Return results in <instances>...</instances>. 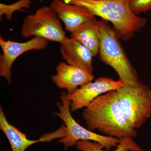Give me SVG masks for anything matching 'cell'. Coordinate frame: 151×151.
Here are the masks:
<instances>
[{"instance_id": "52a82bcc", "label": "cell", "mask_w": 151, "mask_h": 151, "mask_svg": "<svg viewBox=\"0 0 151 151\" xmlns=\"http://www.w3.org/2000/svg\"><path fill=\"white\" fill-rule=\"evenodd\" d=\"M48 41L40 37H34L30 40L24 42L6 40L1 36L0 46L2 54L0 55V76L6 79L9 84L12 83L11 69L14 62L20 55L26 52L39 50L46 48Z\"/></svg>"}, {"instance_id": "7a4b0ae2", "label": "cell", "mask_w": 151, "mask_h": 151, "mask_svg": "<svg viewBox=\"0 0 151 151\" xmlns=\"http://www.w3.org/2000/svg\"><path fill=\"white\" fill-rule=\"evenodd\" d=\"M84 7L95 16L111 22L119 38L127 41L144 27L147 20L132 12L129 0H61Z\"/></svg>"}, {"instance_id": "277c9868", "label": "cell", "mask_w": 151, "mask_h": 151, "mask_svg": "<svg viewBox=\"0 0 151 151\" xmlns=\"http://www.w3.org/2000/svg\"><path fill=\"white\" fill-rule=\"evenodd\" d=\"M61 103L58 102L56 105L58 112L55 115L60 118L65 124L64 134L59 142L64 145L65 148L75 145L81 140H89L98 142L102 145L106 150L117 147L120 139L115 137L96 134L81 126L74 120L70 113V100L65 92L61 93Z\"/></svg>"}, {"instance_id": "6da1fadb", "label": "cell", "mask_w": 151, "mask_h": 151, "mask_svg": "<svg viewBox=\"0 0 151 151\" xmlns=\"http://www.w3.org/2000/svg\"><path fill=\"white\" fill-rule=\"evenodd\" d=\"M90 131L95 130L103 135L121 139L134 138L137 132L126 119L118 98L117 90H112L97 97L82 114Z\"/></svg>"}, {"instance_id": "9c48e42d", "label": "cell", "mask_w": 151, "mask_h": 151, "mask_svg": "<svg viewBox=\"0 0 151 151\" xmlns=\"http://www.w3.org/2000/svg\"><path fill=\"white\" fill-rule=\"evenodd\" d=\"M56 73L51 76V80L58 88L65 89L67 94L73 93L78 86H82L92 81V73L63 62L56 66Z\"/></svg>"}, {"instance_id": "4fadbf2b", "label": "cell", "mask_w": 151, "mask_h": 151, "mask_svg": "<svg viewBox=\"0 0 151 151\" xmlns=\"http://www.w3.org/2000/svg\"><path fill=\"white\" fill-rule=\"evenodd\" d=\"M0 129L8 139L12 151H25L35 143L46 141L44 137L35 140L28 139L26 135L9 123L1 106L0 108Z\"/></svg>"}, {"instance_id": "9a60e30c", "label": "cell", "mask_w": 151, "mask_h": 151, "mask_svg": "<svg viewBox=\"0 0 151 151\" xmlns=\"http://www.w3.org/2000/svg\"><path fill=\"white\" fill-rule=\"evenodd\" d=\"M32 3L30 0H20L14 4L6 5L1 3L0 4V17L1 20V17L3 15H6L8 20L12 21V17L14 12L17 10H22V8L30 9V4Z\"/></svg>"}, {"instance_id": "30bf717a", "label": "cell", "mask_w": 151, "mask_h": 151, "mask_svg": "<svg viewBox=\"0 0 151 151\" xmlns=\"http://www.w3.org/2000/svg\"><path fill=\"white\" fill-rule=\"evenodd\" d=\"M60 49L63 59L67 64L93 74L94 56L86 47L74 39L66 37L60 43Z\"/></svg>"}, {"instance_id": "3957f363", "label": "cell", "mask_w": 151, "mask_h": 151, "mask_svg": "<svg viewBox=\"0 0 151 151\" xmlns=\"http://www.w3.org/2000/svg\"><path fill=\"white\" fill-rule=\"evenodd\" d=\"M100 60L114 69L125 86H136L141 83L115 29L103 19L100 21Z\"/></svg>"}, {"instance_id": "2e32d148", "label": "cell", "mask_w": 151, "mask_h": 151, "mask_svg": "<svg viewBox=\"0 0 151 151\" xmlns=\"http://www.w3.org/2000/svg\"><path fill=\"white\" fill-rule=\"evenodd\" d=\"M130 8L136 15L151 11V0H129Z\"/></svg>"}, {"instance_id": "8992f818", "label": "cell", "mask_w": 151, "mask_h": 151, "mask_svg": "<svg viewBox=\"0 0 151 151\" xmlns=\"http://www.w3.org/2000/svg\"><path fill=\"white\" fill-rule=\"evenodd\" d=\"M20 33L24 37H40L60 43L66 37L60 19L50 6H43L26 17Z\"/></svg>"}, {"instance_id": "7c38bea8", "label": "cell", "mask_w": 151, "mask_h": 151, "mask_svg": "<svg viewBox=\"0 0 151 151\" xmlns=\"http://www.w3.org/2000/svg\"><path fill=\"white\" fill-rule=\"evenodd\" d=\"M100 36V21L95 17L84 23L70 35L92 52L94 57L99 53Z\"/></svg>"}, {"instance_id": "ba28073f", "label": "cell", "mask_w": 151, "mask_h": 151, "mask_svg": "<svg viewBox=\"0 0 151 151\" xmlns=\"http://www.w3.org/2000/svg\"><path fill=\"white\" fill-rule=\"evenodd\" d=\"M124 84L119 79L115 81L112 78L102 77L94 82H89L77 88L73 93L68 94L70 100V111H77L86 108L92 101L104 93L122 88Z\"/></svg>"}, {"instance_id": "5bb4252c", "label": "cell", "mask_w": 151, "mask_h": 151, "mask_svg": "<svg viewBox=\"0 0 151 151\" xmlns=\"http://www.w3.org/2000/svg\"><path fill=\"white\" fill-rule=\"evenodd\" d=\"M81 151H105L104 147L98 142L89 140L79 141L75 145ZM113 151H146L142 150L133 139V138L126 137L120 139V142L116 149Z\"/></svg>"}, {"instance_id": "5b68a950", "label": "cell", "mask_w": 151, "mask_h": 151, "mask_svg": "<svg viewBox=\"0 0 151 151\" xmlns=\"http://www.w3.org/2000/svg\"><path fill=\"white\" fill-rule=\"evenodd\" d=\"M124 115L134 129H139L151 115V90L143 83L117 90Z\"/></svg>"}, {"instance_id": "8fae6325", "label": "cell", "mask_w": 151, "mask_h": 151, "mask_svg": "<svg viewBox=\"0 0 151 151\" xmlns=\"http://www.w3.org/2000/svg\"><path fill=\"white\" fill-rule=\"evenodd\" d=\"M50 6L63 22L65 30L70 33L95 17L84 7L66 4L61 0H52Z\"/></svg>"}]
</instances>
